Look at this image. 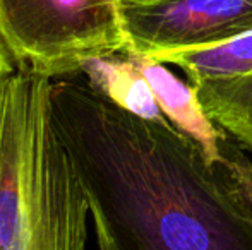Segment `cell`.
<instances>
[{
    "instance_id": "1",
    "label": "cell",
    "mask_w": 252,
    "mask_h": 250,
    "mask_svg": "<svg viewBox=\"0 0 252 250\" xmlns=\"http://www.w3.org/2000/svg\"><path fill=\"white\" fill-rule=\"evenodd\" d=\"M50 105L100 250H252V163L235 139L213 160L77 77L52 81Z\"/></svg>"
},
{
    "instance_id": "2",
    "label": "cell",
    "mask_w": 252,
    "mask_h": 250,
    "mask_svg": "<svg viewBox=\"0 0 252 250\" xmlns=\"http://www.w3.org/2000/svg\"><path fill=\"white\" fill-rule=\"evenodd\" d=\"M52 81L0 84V250H86L88 206L52 118Z\"/></svg>"
},
{
    "instance_id": "3",
    "label": "cell",
    "mask_w": 252,
    "mask_h": 250,
    "mask_svg": "<svg viewBox=\"0 0 252 250\" xmlns=\"http://www.w3.org/2000/svg\"><path fill=\"white\" fill-rule=\"evenodd\" d=\"M0 38L19 70L50 81L77 77L90 58L127 50L120 0H0Z\"/></svg>"
},
{
    "instance_id": "4",
    "label": "cell",
    "mask_w": 252,
    "mask_h": 250,
    "mask_svg": "<svg viewBox=\"0 0 252 250\" xmlns=\"http://www.w3.org/2000/svg\"><path fill=\"white\" fill-rule=\"evenodd\" d=\"M127 50L156 60L252 33V0H120Z\"/></svg>"
},
{
    "instance_id": "5",
    "label": "cell",
    "mask_w": 252,
    "mask_h": 250,
    "mask_svg": "<svg viewBox=\"0 0 252 250\" xmlns=\"http://www.w3.org/2000/svg\"><path fill=\"white\" fill-rule=\"evenodd\" d=\"M139 72L150 84L163 117L204 147L209 158H221L233 139L208 117L190 84L177 79L163 63L130 54Z\"/></svg>"
},
{
    "instance_id": "6",
    "label": "cell",
    "mask_w": 252,
    "mask_h": 250,
    "mask_svg": "<svg viewBox=\"0 0 252 250\" xmlns=\"http://www.w3.org/2000/svg\"><path fill=\"white\" fill-rule=\"evenodd\" d=\"M88 84L113 105L146 120L163 117L148 81L139 72L130 52L100 55L81 65Z\"/></svg>"
},
{
    "instance_id": "7",
    "label": "cell",
    "mask_w": 252,
    "mask_h": 250,
    "mask_svg": "<svg viewBox=\"0 0 252 250\" xmlns=\"http://www.w3.org/2000/svg\"><path fill=\"white\" fill-rule=\"evenodd\" d=\"M156 62L180 67L192 87L204 83L237 79L252 72V33L208 48L168 52L156 58Z\"/></svg>"
},
{
    "instance_id": "8",
    "label": "cell",
    "mask_w": 252,
    "mask_h": 250,
    "mask_svg": "<svg viewBox=\"0 0 252 250\" xmlns=\"http://www.w3.org/2000/svg\"><path fill=\"white\" fill-rule=\"evenodd\" d=\"M202 108L240 146L252 151V72L194 87Z\"/></svg>"
},
{
    "instance_id": "9",
    "label": "cell",
    "mask_w": 252,
    "mask_h": 250,
    "mask_svg": "<svg viewBox=\"0 0 252 250\" xmlns=\"http://www.w3.org/2000/svg\"><path fill=\"white\" fill-rule=\"evenodd\" d=\"M17 70H19V67H17L16 60H14L12 54H10L7 45L3 43V40L0 38V84L5 83V81L9 79L10 76H14Z\"/></svg>"
}]
</instances>
